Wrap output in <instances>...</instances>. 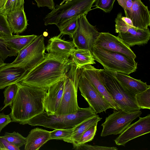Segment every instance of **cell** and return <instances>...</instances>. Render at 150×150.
Listing matches in <instances>:
<instances>
[{"instance_id": "obj_36", "label": "cell", "mask_w": 150, "mask_h": 150, "mask_svg": "<svg viewBox=\"0 0 150 150\" xmlns=\"http://www.w3.org/2000/svg\"><path fill=\"white\" fill-rule=\"evenodd\" d=\"M121 13H119L115 20V31L116 33H124L131 26L129 25L122 19Z\"/></svg>"}, {"instance_id": "obj_46", "label": "cell", "mask_w": 150, "mask_h": 150, "mask_svg": "<svg viewBox=\"0 0 150 150\" xmlns=\"http://www.w3.org/2000/svg\"><path fill=\"white\" fill-rule=\"evenodd\" d=\"M5 35H6L4 34V33H2V32H0V38H1Z\"/></svg>"}, {"instance_id": "obj_4", "label": "cell", "mask_w": 150, "mask_h": 150, "mask_svg": "<svg viewBox=\"0 0 150 150\" xmlns=\"http://www.w3.org/2000/svg\"><path fill=\"white\" fill-rule=\"evenodd\" d=\"M99 74L101 81L120 110L126 112L140 110L136 102L135 95L122 84L115 77L113 72L100 69Z\"/></svg>"}, {"instance_id": "obj_15", "label": "cell", "mask_w": 150, "mask_h": 150, "mask_svg": "<svg viewBox=\"0 0 150 150\" xmlns=\"http://www.w3.org/2000/svg\"><path fill=\"white\" fill-rule=\"evenodd\" d=\"M81 73L93 85L103 98L113 108L114 110H119L120 108L114 101L100 79L99 69L91 64L84 66L81 69Z\"/></svg>"}, {"instance_id": "obj_13", "label": "cell", "mask_w": 150, "mask_h": 150, "mask_svg": "<svg viewBox=\"0 0 150 150\" xmlns=\"http://www.w3.org/2000/svg\"><path fill=\"white\" fill-rule=\"evenodd\" d=\"M150 132V115L140 117L139 120L130 125L114 141L118 146H125L129 141Z\"/></svg>"}, {"instance_id": "obj_17", "label": "cell", "mask_w": 150, "mask_h": 150, "mask_svg": "<svg viewBox=\"0 0 150 150\" xmlns=\"http://www.w3.org/2000/svg\"><path fill=\"white\" fill-rule=\"evenodd\" d=\"M118 37L130 47L147 44L150 39V32L148 28L142 29L131 26L125 32L118 33Z\"/></svg>"}, {"instance_id": "obj_38", "label": "cell", "mask_w": 150, "mask_h": 150, "mask_svg": "<svg viewBox=\"0 0 150 150\" xmlns=\"http://www.w3.org/2000/svg\"><path fill=\"white\" fill-rule=\"evenodd\" d=\"M0 150H20V149L9 142L2 136H0Z\"/></svg>"}, {"instance_id": "obj_47", "label": "cell", "mask_w": 150, "mask_h": 150, "mask_svg": "<svg viewBox=\"0 0 150 150\" xmlns=\"http://www.w3.org/2000/svg\"><path fill=\"white\" fill-rule=\"evenodd\" d=\"M139 0L141 1V0Z\"/></svg>"}, {"instance_id": "obj_43", "label": "cell", "mask_w": 150, "mask_h": 150, "mask_svg": "<svg viewBox=\"0 0 150 150\" xmlns=\"http://www.w3.org/2000/svg\"><path fill=\"white\" fill-rule=\"evenodd\" d=\"M6 1L7 0H0V9L4 6Z\"/></svg>"}, {"instance_id": "obj_37", "label": "cell", "mask_w": 150, "mask_h": 150, "mask_svg": "<svg viewBox=\"0 0 150 150\" xmlns=\"http://www.w3.org/2000/svg\"><path fill=\"white\" fill-rule=\"evenodd\" d=\"M0 32L6 35H13V32L8 25L5 16L0 12Z\"/></svg>"}, {"instance_id": "obj_8", "label": "cell", "mask_w": 150, "mask_h": 150, "mask_svg": "<svg viewBox=\"0 0 150 150\" xmlns=\"http://www.w3.org/2000/svg\"><path fill=\"white\" fill-rule=\"evenodd\" d=\"M45 50L43 35L37 36L30 43L18 53L12 62L6 64L4 66L21 68L28 71L43 60L46 54Z\"/></svg>"}, {"instance_id": "obj_23", "label": "cell", "mask_w": 150, "mask_h": 150, "mask_svg": "<svg viewBox=\"0 0 150 150\" xmlns=\"http://www.w3.org/2000/svg\"><path fill=\"white\" fill-rule=\"evenodd\" d=\"M113 73L115 77L122 84L134 95L150 87V86L147 84L146 82H144L140 80L133 78L124 74L115 72Z\"/></svg>"}, {"instance_id": "obj_41", "label": "cell", "mask_w": 150, "mask_h": 150, "mask_svg": "<svg viewBox=\"0 0 150 150\" xmlns=\"http://www.w3.org/2000/svg\"><path fill=\"white\" fill-rule=\"evenodd\" d=\"M117 0L119 4L123 8L125 13L130 10L132 4V0Z\"/></svg>"}, {"instance_id": "obj_27", "label": "cell", "mask_w": 150, "mask_h": 150, "mask_svg": "<svg viewBox=\"0 0 150 150\" xmlns=\"http://www.w3.org/2000/svg\"><path fill=\"white\" fill-rule=\"evenodd\" d=\"M78 17H75L67 21L58 27L60 33L68 35L72 37L77 28Z\"/></svg>"}, {"instance_id": "obj_11", "label": "cell", "mask_w": 150, "mask_h": 150, "mask_svg": "<svg viewBox=\"0 0 150 150\" xmlns=\"http://www.w3.org/2000/svg\"><path fill=\"white\" fill-rule=\"evenodd\" d=\"M78 88L82 96L88 102L89 107L96 114L105 112L109 108L114 109L112 106L103 98L81 73Z\"/></svg>"}, {"instance_id": "obj_22", "label": "cell", "mask_w": 150, "mask_h": 150, "mask_svg": "<svg viewBox=\"0 0 150 150\" xmlns=\"http://www.w3.org/2000/svg\"><path fill=\"white\" fill-rule=\"evenodd\" d=\"M35 35L12 36L4 35L0 38L9 49L18 53L30 43L37 37Z\"/></svg>"}, {"instance_id": "obj_19", "label": "cell", "mask_w": 150, "mask_h": 150, "mask_svg": "<svg viewBox=\"0 0 150 150\" xmlns=\"http://www.w3.org/2000/svg\"><path fill=\"white\" fill-rule=\"evenodd\" d=\"M50 140V132L39 128L31 130L26 137L25 150H38Z\"/></svg>"}, {"instance_id": "obj_39", "label": "cell", "mask_w": 150, "mask_h": 150, "mask_svg": "<svg viewBox=\"0 0 150 150\" xmlns=\"http://www.w3.org/2000/svg\"><path fill=\"white\" fill-rule=\"evenodd\" d=\"M38 6L46 7L52 10L54 7L55 4L53 0H34Z\"/></svg>"}, {"instance_id": "obj_14", "label": "cell", "mask_w": 150, "mask_h": 150, "mask_svg": "<svg viewBox=\"0 0 150 150\" xmlns=\"http://www.w3.org/2000/svg\"><path fill=\"white\" fill-rule=\"evenodd\" d=\"M132 1L131 9L125 13L126 17L131 19L134 27L142 29L148 28L150 26V12L148 7L141 0Z\"/></svg>"}, {"instance_id": "obj_10", "label": "cell", "mask_w": 150, "mask_h": 150, "mask_svg": "<svg viewBox=\"0 0 150 150\" xmlns=\"http://www.w3.org/2000/svg\"><path fill=\"white\" fill-rule=\"evenodd\" d=\"M85 14L78 18V26L72 38L76 48L91 51L100 33L91 24Z\"/></svg>"}, {"instance_id": "obj_28", "label": "cell", "mask_w": 150, "mask_h": 150, "mask_svg": "<svg viewBox=\"0 0 150 150\" xmlns=\"http://www.w3.org/2000/svg\"><path fill=\"white\" fill-rule=\"evenodd\" d=\"M136 102L141 109H150V87L135 95Z\"/></svg>"}, {"instance_id": "obj_30", "label": "cell", "mask_w": 150, "mask_h": 150, "mask_svg": "<svg viewBox=\"0 0 150 150\" xmlns=\"http://www.w3.org/2000/svg\"><path fill=\"white\" fill-rule=\"evenodd\" d=\"M24 0H7L0 12L5 15L24 6Z\"/></svg>"}, {"instance_id": "obj_5", "label": "cell", "mask_w": 150, "mask_h": 150, "mask_svg": "<svg viewBox=\"0 0 150 150\" xmlns=\"http://www.w3.org/2000/svg\"><path fill=\"white\" fill-rule=\"evenodd\" d=\"M91 52L95 60L100 64L106 70L129 75L137 68V63L134 59L124 54L95 46Z\"/></svg>"}, {"instance_id": "obj_2", "label": "cell", "mask_w": 150, "mask_h": 150, "mask_svg": "<svg viewBox=\"0 0 150 150\" xmlns=\"http://www.w3.org/2000/svg\"><path fill=\"white\" fill-rule=\"evenodd\" d=\"M18 90L9 115L11 122L24 125L33 117L45 111L42 100L47 91L41 89L16 83Z\"/></svg>"}, {"instance_id": "obj_34", "label": "cell", "mask_w": 150, "mask_h": 150, "mask_svg": "<svg viewBox=\"0 0 150 150\" xmlns=\"http://www.w3.org/2000/svg\"><path fill=\"white\" fill-rule=\"evenodd\" d=\"M115 0H96L95 8H100L105 13H108L112 9Z\"/></svg>"}, {"instance_id": "obj_3", "label": "cell", "mask_w": 150, "mask_h": 150, "mask_svg": "<svg viewBox=\"0 0 150 150\" xmlns=\"http://www.w3.org/2000/svg\"><path fill=\"white\" fill-rule=\"evenodd\" d=\"M96 115L90 107L80 108L75 113L63 115H48L45 111L30 120L27 124L51 129L71 128Z\"/></svg>"}, {"instance_id": "obj_7", "label": "cell", "mask_w": 150, "mask_h": 150, "mask_svg": "<svg viewBox=\"0 0 150 150\" xmlns=\"http://www.w3.org/2000/svg\"><path fill=\"white\" fill-rule=\"evenodd\" d=\"M81 69H77L73 63L64 78L63 94L56 115H63L76 113L80 108L77 100V91Z\"/></svg>"}, {"instance_id": "obj_40", "label": "cell", "mask_w": 150, "mask_h": 150, "mask_svg": "<svg viewBox=\"0 0 150 150\" xmlns=\"http://www.w3.org/2000/svg\"><path fill=\"white\" fill-rule=\"evenodd\" d=\"M11 122V118L9 115L0 113V133L2 129Z\"/></svg>"}, {"instance_id": "obj_25", "label": "cell", "mask_w": 150, "mask_h": 150, "mask_svg": "<svg viewBox=\"0 0 150 150\" xmlns=\"http://www.w3.org/2000/svg\"><path fill=\"white\" fill-rule=\"evenodd\" d=\"M70 57L78 69H81L88 64H96L91 52L89 50L75 49L71 52Z\"/></svg>"}, {"instance_id": "obj_32", "label": "cell", "mask_w": 150, "mask_h": 150, "mask_svg": "<svg viewBox=\"0 0 150 150\" xmlns=\"http://www.w3.org/2000/svg\"><path fill=\"white\" fill-rule=\"evenodd\" d=\"M97 125L96 124L91 126L85 131L81 136L77 145L91 141L96 135Z\"/></svg>"}, {"instance_id": "obj_33", "label": "cell", "mask_w": 150, "mask_h": 150, "mask_svg": "<svg viewBox=\"0 0 150 150\" xmlns=\"http://www.w3.org/2000/svg\"><path fill=\"white\" fill-rule=\"evenodd\" d=\"M73 146V149L76 150H117L118 149L115 147H110L97 145L92 146L86 143L78 144Z\"/></svg>"}, {"instance_id": "obj_1", "label": "cell", "mask_w": 150, "mask_h": 150, "mask_svg": "<svg viewBox=\"0 0 150 150\" xmlns=\"http://www.w3.org/2000/svg\"><path fill=\"white\" fill-rule=\"evenodd\" d=\"M73 63L69 57L52 53L46 54L43 60L27 71L19 82L47 91L64 78Z\"/></svg>"}, {"instance_id": "obj_24", "label": "cell", "mask_w": 150, "mask_h": 150, "mask_svg": "<svg viewBox=\"0 0 150 150\" xmlns=\"http://www.w3.org/2000/svg\"><path fill=\"white\" fill-rule=\"evenodd\" d=\"M101 119V118L96 115L85 120L74 127L72 134L63 140L65 142L72 144L73 146L77 145L84 132L90 127L98 124V122Z\"/></svg>"}, {"instance_id": "obj_6", "label": "cell", "mask_w": 150, "mask_h": 150, "mask_svg": "<svg viewBox=\"0 0 150 150\" xmlns=\"http://www.w3.org/2000/svg\"><path fill=\"white\" fill-rule=\"evenodd\" d=\"M96 0H71L61 5H57L43 19L45 25H55L58 27L75 17L87 14Z\"/></svg>"}, {"instance_id": "obj_12", "label": "cell", "mask_w": 150, "mask_h": 150, "mask_svg": "<svg viewBox=\"0 0 150 150\" xmlns=\"http://www.w3.org/2000/svg\"><path fill=\"white\" fill-rule=\"evenodd\" d=\"M94 46L112 52L122 53L135 59L136 56L130 47L118 36L108 32L100 33Z\"/></svg>"}, {"instance_id": "obj_42", "label": "cell", "mask_w": 150, "mask_h": 150, "mask_svg": "<svg viewBox=\"0 0 150 150\" xmlns=\"http://www.w3.org/2000/svg\"><path fill=\"white\" fill-rule=\"evenodd\" d=\"M122 19L128 25L131 26H134L131 19L128 17L122 16Z\"/></svg>"}, {"instance_id": "obj_20", "label": "cell", "mask_w": 150, "mask_h": 150, "mask_svg": "<svg viewBox=\"0 0 150 150\" xmlns=\"http://www.w3.org/2000/svg\"><path fill=\"white\" fill-rule=\"evenodd\" d=\"M27 71L20 68H0V89L4 88L11 85L19 82Z\"/></svg>"}, {"instance_id": "obj_16", "label": "cell", "mask_w": 150, "mask_h": 150, "mask_svg": "<svg viewBox=\"0 0 150 150\" xmlns=\"http://www.w3.org/2000/svg\"><path fill=\"white\" fill-rule=\"evenodd\" d=\"M64 79L57 82L47 90L42 103L48 115H54L61 101L64 88Z\"/></svg>"}, {"instance_id": "obj_35", "label": "cell", "mask_w": 150, "mask_h": 150, "mask_svg": "<svg viewBox=\"0 0 150 150\" xmlns=\"http://www.w3.org/2000/svg\"><path fill=\"white\" fill-rule=\"evenodd\" d=\"M18 53L9 49L0 38V56L4 61L8 57L17 56Z\"/></svg>"}, {"instance_id": "obj_9", "label": "cell", "mask_w": 150, "mask_h": 150, "mask_svg": "<svg viewBox=\"0 0 150 150\" xmlns=\"http://www.w3.org/2000/svg\"><path fill=\"white\" fill-rule=\"evenodd\" d=\"M114 110L113 113L106 117L105 122L101 125L103 127L100 134L101 137L120 134L142 114L140 110L126 112L121 110Z\"/></svg>"}, {"instance_id": "obj_45", "label": "cell", "mask_w": 150, "mask_h": 150, "mask_svg": "<svg viewBox=\"0 0 150 150\" xmlns=\"http://www.w3.org/2000/svg\"><path fill=\"white\" fill-rule=\"evenodd\" d=\"M71 0H63V1H62L61 3L60 4H59L60 5H62L63 3H64L65 1H66V3H68V2L71 1Z\"/></svg>"}, {"instance_id": "obj_31", "label": "cell", "mask_w": 150, "mask_h": 150, "mask_svg": "<svg viewBox=\"0 0 150 150\" xmlns=\"http://www.w3.org/2000/svg\"><path fill=\"white\" fill-rule=\"evenodd\" d=\"M74 127L69 128L55 129L50 132L51 139L62 140L70 136L73 132Z\"/></svg>"}, {"instance_id": "obj_21", "label": "cell", "mask_w": 150, "mask_h": 150, "mask_svg": "<svg viewBox=\"0 0 150 150\" xmlns=\"http://www.w3.org/2000/svg\"><path fill=\"white\" fill-rule=\"evenodd\" d=\"M8 25L13 33L18 35L26 29L28 23L24 6L5 15Z\"/></svg>"}, {"instance_id": "obj_29", "label": "cell", "mask_w": 150, "mask_h": 150, "mask_svg": "<svg viewBox=\"0 0 150 150\" xmlns=\"http://www.w3.org/2000/svg\"><path fill=\"white\" fill-rule=\"evenodd\" d=\"M2 136L13 145L19 148L24 145L26 141V137L15 131L12 133L5 132Z\"/></svg>"}, {"instance_id": "obj_26", "label": "cell", "mask_w": 150, "mask_h": 150, "mask_svg": "<svg viewBox=\"0 0 150 150\" xmlns=\"http://www.w3.org/2000/svg\"><path fill=\"white\" fill-rule=\"evenodd\" d=\"M18 90L16 83L11 85L5 88L3 92L4 96V106L0 108L1 111L7 107L11 106L16 95Z\"/></svg>"}, {"instance_id": "obj_18", "label": "cell", "mask_w": 150, "mask_h": 150, "mask_svg": "<svg viewBox=\"0 0 150 150\" xmlns=\"http://www.w3.org/2000/svg\"><path fill=\"white\" fill-rule=\"evenodd\" d=\"M61 34L51 38L48 41L46 50L48 53L58 54L69 57L72 52L76 48L72 41H68L62 39Z\"/></svg>"}, {"instance_id": "obj_44", "label": "cell", "mask_w": 150, "mask_h": 150, "mask_svg": "<svg viewBox=\"0 0 150 150\" xmlns=\"http://www.w3.org/2000/svg\"><path fill=\"white\" fill-rule=\"evenodd\" d=\"M6 64L4 62V61L3 60L0 56V68L3 67Z\"/></svg>"}]
</instances>
